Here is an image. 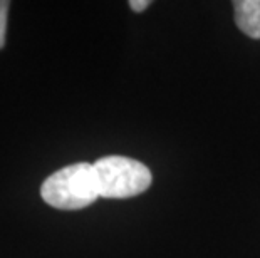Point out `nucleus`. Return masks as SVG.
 Here are the masks:
<instances>
[{
  "label": "nucleus",
  "mask_w": 260,
  "mask_h": 258,
  "mask_svg": "<svg viewBox=\"0 0 260 258\" xmlns=\"http://www.w3.org/2000/svg\"><path fill=\"white\" fill-rule=\"evenodd\" d=\"M42 200L57 210H81L99 198V186L94 166L89 163H74L60 168L44 179Z\"/></svg>",
  "instance_id": "1"
},
{
  "label": "nucleus",
  "mask_w": 260,
  "mask_h": 258,
  "mask_svg": "<svg viewBox=\"0 0 260 258\" xmlns=\"http://www.w3.org/2000/svg\"><path fill=\"white\" fill-rule=\"evenodd\" d=\"M235 24L250 39H260V0L234 2Z\"/></svg>",
  "instance_id": "3"
},
{
  "label": "nucleus",
  "mask_w": 260,
  "mask_h": 258,
  "mask_svg": "<svg viewBox=\"0 0 260 258\" xmlns=\"http://www.w3.org/2000/svg\"><path fill=\"white\" fill-rule=\"evenodd\" d=\"M99 196L123 200L146 191L151 186V171L146 164L126 156H104L92 164Z\"/></svg>",
  "instance_id": "2"
},
{
  "label": "nucleus",
  "mask_w": 260,
  "mask_h": 258,
  "mask_svg": "<svg viewBox=\"0 0 260 258\" xmlns=\"http://www.w3.org/2000/svg\"><path fill=\"white\" fill-rule=\"evenodd\" d=\"M9 7H10L9 0H0V49L5 46V30H7Z\"/></svg>",
  "instance_id": "4"
},
{
  "label": "nucleus",
  "mask_w": 260,
  "mask_h": 258,
  "mask_svg": "<svg viewBox=\"0 0 260 258\" xmlns=\"http://www.w3.org/2000/svg\"><path fill=\"white\" fill-rule=\"evenodd\" d=\"M149 0H129V7L133 12H145L149 7Z\"/></svg>",
  "instance_id": "5"
}]
</instances>
